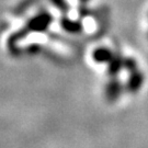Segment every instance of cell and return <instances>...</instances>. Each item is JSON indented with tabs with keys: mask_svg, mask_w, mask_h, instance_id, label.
Instances as JSON below:
<instances>
[{
	"mask_svg": "<svg viewBox=\"0 0 148 148\" xmlns=\"http://www.w3.org/2000/svg\"><path fill=\"white\" fill-rule=\"evenodd\" d=\"M111 51L110 49H106V48H99L97 49L95 53V58L97 59V62H109L111 59Z\"/></svg>",
	"mask_w": 148,
	"mask_h": 148,
	"instance_id": "6da1fadb",
	"label": "cell"
}]
</instances>
